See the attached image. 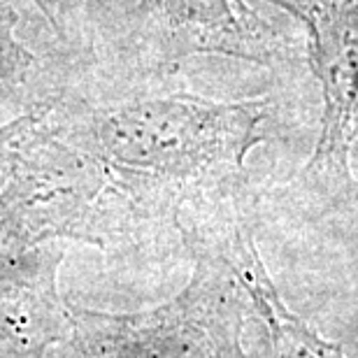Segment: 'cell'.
Here are the masks:
<instances>
[{
  "label": "cell",
  "mask_w": 358,
  "mask_h": 358,
  "mask_svg": "<svg viewBox=\"0 0 358 358\" xmlns=\"http://www.w3.org/2000/svg\"><path fill=\"white\" fill-rule=\"evenodd\" d=\"M198 210L212 226L224 252L245 282L254 310L270 333L275 358H347L338 345L319 338L312 328H307L279 298L233 193L205 200V205L200 203Z\"/></svg>",
  "instance_id": "7"
},
{
  "label": "cell",
  "mask_w": 358,
  "mask_h": 358,
  "mask_svg": "<svg viewBox=\"0 0 358 358\" xmlns=\"http://www.w3.org/2000/svg\"><path fill=\"white\" fill-rule=\"evenodd\" d=\"M135 14L163 61L219 54L268 63L279 49L275 31L247 0H140Z\"/></svg>",
  "instance_id": "5"
},
{
  "label": "cell",
  "mask_w": 358,
  "mask_h": 358,
  "mask_svg": "<svg viewBox=\"0 0 358 358\" xmlns=\"http://www.w3.org/2000/svg\"><path fill=\"white\" fill-rule=\"evenodd\" d=\"M105 166L56 142L49 131L19 161L0 198V242H40L59 235L93 238L96 200L107 189Z\"/></svg>",
  "instance_id": "4"
},
{
  "label": "cell",
  "mask_w": 358,
  "mask_h": 358,
  "mask_svg": "<svg viewBox=\"0 0 358 358\" xmlns=\"http://www.w3.org/2000/svg\"><path fill=\"white\" fill-rule=\"evenodd\" d=\"M305 28L307 63L319 84V138L300 179L328 198L352 189L358 133V0H270Z\"/></svg>",
  "instance_id": "3"
},
{
  "label": "cell",
  "mask_w": 358,
  "mask_h": 358,
  "mask_svg": "<svg viewBox=\"0 0 358 358\" xmlns=\"http://www.w3.org/2000/svg\"><path fill=\"white\" fill-rule=\"evenodd\" d=\"M182 233L196 272L175 300L121 317L70 307V326L91 358H247L242 333L254 305L245 282L198 210H189Z\"/></svg>",
  "instance_id": "2"
},
{
  "label": "cell",
  "mask_w": 358,
  "mask_h": 358,
  "mask_svg": "<svg viewBox=\"0 0 358 358\" xmlns=\"http://www.w3.org/2000/svg\"><path fill=\"white\" fill-rule=\"evenodd\" d=\"M63 247L0 256V358H42L70 319L56 291Z\"/></svg>",
  "instance_id": "6"
},
{
  "label": "cell",
  "mask_w": 358,
  "mask_h": 358,
  "mask_svg": "<svg viewBox=\"0 0 358 358\" xmlns=\"http://www.w3.org/2000/svg\"><path fill=\"white\" fill-rule=\"evenodd\" d=\"M17 14L12 10H0V84L19 82L33 66L31 52L14 35Z\"/></svg>",
  "instance_id": "9"
},
{
  "label": "cell",
  "mask_w": 358,
  "mask_h": 358,
  "mask_svg": "<svg viewBox=\"0 0 358 358\" xmlns=\"http://www.w3.org/2000/svg\"><path fill=\"white\" fill-rule=\"evenodd\" d=\"M54 107L56 100L40 103L0 128V191L10 182L12 173L17 170L24 154L33 147V142L47 133V124L54 114Z\"/></svg>",
  "instance_id": "8"
},
{
  "label": "cell",
  "mask_w": 358,
  "mask_h": 358,
  "mask_svg": "<svg viewBox=\"0 0 358 358\" xmlns=\"http://www.w3.org/2000/svg\"><path fill=\"white\" fill-rule=\"evenodd\" d=\"M268 112V100L186 93L128 100L91 114L93 156L135 196L182 210L238 189Z\"/></svg>",
  "instance_id": "1"
}]
</instances>
